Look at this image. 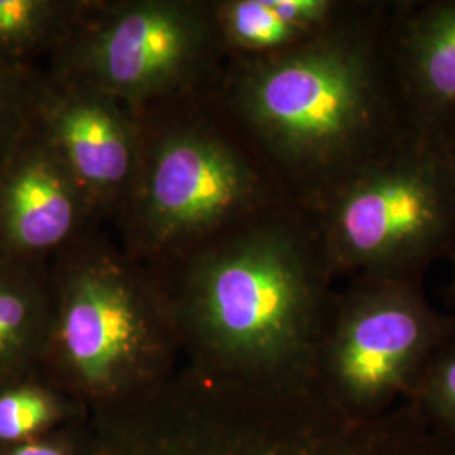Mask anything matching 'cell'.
<instances>
[{"label": "cell", "mask_w": 455, "mask_h": 455, "mask_svg": "<svg viewBox=\"0 0 455 455\" xmlns=\"http://www.w3.org/2000/svg\"><path fill=\"white\" fill-rule=\"evenodd\" d=\"M396 0H364L292 52L228 63L220 93L289 201L317 212L422 129L391 52Z\"/></svg>", "instance_id": "obj_1"}, {"label": "cell", "mask_w": 455, "mask_h": 455, "mask_svg": "<svg viewBox=\"0 0 455 455\" xmlns=\"http://www.w3.org/2000/svg\"><path fill=\"white\" fill-rule=\"evenodd\" d=\"M154 274L176 323L242 385H312L336 293L312 212L278 204Z\"/></svg>", "instance_id": "obj_2"}, {"label": "cell", "mask_w": 455, "mask_h": 455, "mask_svg": "<svg viewBox=\"0 0 455 455\" xmlns=\"http://www.w3.org/2000/svg\"><path fill=\"white\" fill-rule=\"evenodd\" d=\"M133 114L137 165L110 229L132 259L152 272L291 203L231 118L220 84Z\"/></svg>", "instance_id": "obj_3"}, {"label": "cell", "mask_w": 455, "mask_h": 455, "mask_svg": "<svg viewBox=\"0 0 455 455\" xmlns=\"http://www.w3.org/2000/svg\"><path fill=\"white\" fill-rule=\"evenodd\" d=\"M334 276L422 280L455 250V147L419 131L314 212Z\"/></svg>", "instance_id": "obj_4"}, {"label": "cell", "mask_w": 455, "mask_h": 455, "mask_svg": "<svg viewBox=\"0 0 455 455\" xmlns=\"http://www.w3.org/2000/svg\"><path fill=\"white\" fill-rule=\"evenodd\" d=\"M227 65L212 0H92L43 68L137 110L218 86Z\"/></svg>", "instance_id": "obj_5"}, {"label": "cell", "mask_w": 455, "mask_h": 455, "mask_svg": "<svg viewBox=\"0 0 455 455\" xmlns=\"http://www.w3.org/2000/svg\"><path fill=\"white\" fill-rule=\"evenodd\" d=\"M52 321L46 353L73 378L107 387L148 370L176 323L161 278L103 227L51 263Z\"/></svg>", "instance_id": "obj_6"}, {"label": "cell", "mask_w": 455, "mask_h": 455, "mask_svg": "<svg viewBox=\"0 0 455 455\" xmlns=\"http://www.w3.org/2000/svg\"><path fill=\"white\" fill-rule=\"evenodd\" d=\"M455 314L434 307L422 280L351 276L334 293L312 366V387L356 417L405 403Z\"/></svg>", "instance_id": "obj_7"}, {"label": "cell", "mask_w": 455, "mask_h": 455, "mask_svg": "<svg viewBox=\"0 0 455 455\" xmlns=\"http://www.w3.org/2000/svg\"><path fill=\"white\" fill-rule=\"evenodd\" d=\"M227 455H455L440 435L402 403L356 417L314 388L243 391Z\"/></svg>", "instance_id": "obj_8"}, {"label": "cell", "mask_w": 455, "mask_h": 455, "mask_svg": "<svg viewBox=\"0 0 455 455\" xmlns=\"http://www.w3.org/2000/svg\"><path fill=\"white\" fill-rule=\"evenodd\" d=\"M31 122L110 228L129 195L139 129L131 107L88 83L37 68Z\"/></svg>", "instance_id": "obj_9"}, {"label": "cell", "mask_w": 455, "mask_h": 455, "mask_svg": "<svg viewBox=\"0 0 455 455\" xmlns=\"http://www.w3.org/2000/svg\"><path fill=\"white\" fill-rule=\"evenodd\" d=\"M103 227L80 182L29 122L0 165V253L52 263Z\"/></svg>", "instance_id": "obj_10"}, {"label": "cell", "mask_w": 455, "mask_h": 455, "mask_svg": "<svg viewBox=\"0 0 455 455\" xmlns=\"http://www.w3.org/2000/svg\"><path fill=\"white\" fill-rule=\"evenodd\" d=\"M391 52L417 124L445 133L455 116V0H396Z\"/></svg>", "instance_id": "obj_11"}, {"label": "cell", "mask_w": 455, "mask_h": 455, "mask_svg": "<svg viewBox=\"0 0 455 455\" xmlns=\"http://www.w3.org/2000/svg\"><path fill=\"white\" fill-rule=\"evenodd\" d=\"M364 0H212L227 63L270 60L341 28Z\"/></svg>", "instance_id": "obj_12"}, {"label": "cell", "mask_w": 455, "mask_h": 455, "mask_svg": "<svg viewBox=\"0 0 455 455\" xmlns=\"http://www.w3.org/2000/svg\"><path fill=\"white\" fill-rule=\"evenodd\" d=\"M52 302L51 263L0 253V378L46 353Z\"/></svg>", "instance_id": "obj_13"}, {"label": "cell", "mask_w": 455, "mask_h": 455, "mask_svg": "<svg viewBox=\"0 0 455 455\" xmlns=\"http://www.w3.org/2000/svg\"><path fill=\"white\" fill-rule=\"evenodd\" d=\"M90 2L0 0V65H46L78 26Z\"/></svg>", "instance_id": "obj_14"}, {"label": "cell", "mask_w": 455, "mask_h": 455, "mask_svg": "<svg viewBox=\"0 0 455 455\" xmlns=\"http://www.w3.org/2000/svg\"><path fill=\"white\" fill-rule=\"evenodd\" d=\"M405 403L455 443V334L428 363Z\"/></svg>", "instance_id": "obj_15"}, {"label": "cell", "mask_w": 455, "mask_h": 455, "mask_svg": "<svg viewBox=\"0 0 455 455\" xmlns=\"http://www.w3.org/2000/svg\"><path fill=\"white\" fill-rule=\"evenodd\" d=\"M37 68L0 65V165L28 131Z\"/></svg>", "instance_id": "obj_16"}, {"label": "cell", "mask_w": 455, "mask_h": 455, "mask_svg": "<svg viewBox=\"0 0 455 455\" xmlns=\"http://www.w3.org/2000/svg\"><path fill=\"white\" fill-rule=\"evenodd\" d=\"M52 405L48 395L34 387H16L0 393V440L28 437L48 422Z\"/></svg>", "instance_id": "obj_17"}, {"label": "cell", "mask_w": 455, "mask_h": 455, "mask_svg": "<svg viewBox=\"0 0 455 455\" xmlns=\"http://www.w3.org/2000/svg\"><path fill=\"white\" fill-rule=\"evenodd\" d=\"M12 455H63L60 451L52 449V447H46V445H24L20 449H17L16 452Z\"/></svg>", "instance_id": "obj_18"}, {"label": "cell", "mask_w": 455, "mask_h": 455, "mask_svg": "<svg viewBox=\"0 0 455 455\" xmlns=\"http://www.w3.org/2000/svg\"><path fill=\"white\" fill-rule=\"evenodd\" d=\"M451 263H452V270H451V280H449V285H447V299L455 309V250L451 255Z\"/></svg>", "instance_id": "obj_19"}, {"label": "cell", "mask_w": 455, "mask_h": 455, "mask_svg": "<svg viewBox=\"0 0 455 455\" xmlns=\"http://www.w3.org/2000/svg\"><path fill=\"white\" fill-rule=\"evenodd\" d=\"M445 135L449 137V140H451L452 146L455 147V116L452 118V122L449 124V127H447V131H445Z\"/></svg>", "instance_id": "obj_20"}]
</instances>
